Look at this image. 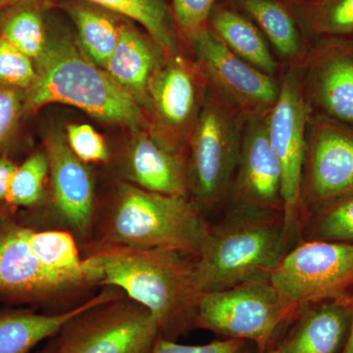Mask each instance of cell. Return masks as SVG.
Instances as JSON below:
<instances>
[{"instance_id": "obj_2", "label": "cell", "mask_w": 353, "mask_h": 353, "mask_svg": "<svg viewBox=\"0 0 353 353\" xmlns=\"http://www.w3.org/2000/svg\"><path fill=\"white\" fill-rule=\"evenodd\" d=\"M36 68L38 78L26 92V110L68 104L97 119L137 131L145 125L138 101L68 39L48 43Z\"/></svg>"}, {"instance_id": "obj_20", "label": "cell", "mask_w": 353, "mask_h": 353, "mask_svg": "<svg viewBox=\"0 0 353 353\" xmlns=\"http://www.w3.org/2000/svg\"><path fill=\"white\" fill-rule=\"evenodd\" d=\"M120 296V292L109 288L85 303L61 312L38 314L31 310H0V353H30L41 341L54 336L78 313Z\"/></svg>"}, {"instance_id": "obj_25", "label": "cell", "mask_w": 353, "mask_h": 353, "mask_svg": "<svg viewBox=\"0 0 353 353\" xmlns=\"http://www.w3.org/2000/svg\"><path fill=\"white\" fill-rule=\"evenodd\" d=\"M72 15L81 50L88 59L103 68L117 46L120 25L108 14L90 7H76Z\"/></svg>"}, {"instance_id": "obj_34", "label": "cell", "mask_w": 353, "mask_h": 353, "mask_svg": "<svg viewBox=\"0 0 353 353\" xmlns=\"http://www.w3.org/2000/svg\"><path fill=\"white\" fill-rule=\"evenodd\" d=\"M25 105V90L0 83V146L12 136Z\"/></svg>"}, {"instance_id": "obj_39", "label": "cell", "mask_w": 353, "mask_h": 353, "mask_svg": "<svg viewBox=\"0 0 353 353\" xmlns=\"http://www.w3.org/2000/svg\"><path fill=\"white\" fill-rule=\"evenodd\" d=\"M267 353H283L282 352H281L280 350H278V348H273V350H271L270 352H267Z\"/></svg>"}, {"instance_id": "obj_19", "label": "cell", "mask_w": 353, "mask_h": 353, "mask_svg": "<svg viewBox=\"0 0 353 353\" xmlns=\"http://www.w3.org/2000/svg\"><path fill=\"white\" fill-rule=\"evenodd\" d=\"M166 57L153 39L122 24L117 46L103 69L141 105L148 106V88Z\"/></svg>"}, {"instance_id": "obj_3", "label": "cell", "mask_w": 353, "mask_h": 353, "mask_svg": "<svg viewBox=\"0 0 353 353\" xmlns=\"http://www.w3.org/2000/svg\"><path fill=\"white\" fill-rule=\"evenodd\" d=\"M284 220L280 213L229 211L210 228L194 271L201 292H216L270 277L285 255Z\"/></svg>"}, {"instance_id": "obj_9", "label": "cell", "mask_w": 353, "mask_h": 353, "mask_svg": "<svg viewBox=\"0 0 353 353\" xmlns=\"http://www.w3.org/2000/svg\"><path fill=\"white\" fill-rule=\"evenodd\" d=\"M310 110L304 97L299 66L281 78L280 94L268 115V134L282 172L283 220L290 240L303 215L301 189Z\"/></svg>"}, {"instance_id": "obj_26", "label": "cell", "mask_w": 353, "mask_h": 353, "mask_svg": "<svg viewBox=\"0 0 353 353\" xmlns=\"http://www.w3.org/2000/svg\"><path fill=\"white\" fill-rule=\"evenodd\" d=\"M0 36L34 61L41 59L48 50L46 28L36 7L20 6L0 19Z\"/></svg>"}, {"instance_id": "obj_1", "label": "cell", "mask_w": 353, "mask_h": 353, "mask_svg": "<svg viewBox=\"0 0 353 353\" xmlns=\"http://www.w3.org/2000/svg\"><path fill=\"white\" fill-rule=\"evenodd\" d=\"M169 250L105 245L83 259L87 284L122 290L148 309L160 336L176 341L196 329L201 296L194 260Z\"/></svg>"}, {"instance_id": "obj_38", "label": "cell", "mask_w": 353, "mask_h": 353, "mask_svg": "<svg viewBox=\"0 0 353 353\" xmlns=\"http://www.w3.org/2000/svg\"><path fill=\"white\" fill-rule=\"evenodd\" d=\"M50 343H48V345H46V347H44L39 353H50Z\"/></svg>"}, {"instance_id": "obj_29", "label": "cell", "mask_w": 353, "mask_h": 353, "mask_svg": "<svg viewBox=\"0 0 353 353\" xmlns=\"http://www.w3.org/2000/svg\"><path fill=\"white\" fill-rule=\"evenodd\" d=\"M311 32L319 39H353V0H316Z\"/></svg>"}, {"instance_id": "obj_24", "label": "cell", "mask_w": 353, "mask_h": 353, "mask_svg": "<svg viewBox=\"0 0 353 353\" xmlns=\"http://www.w3.org/2000/svg\"><path fill=\"white\" fill-rule=\"evenodd\" d=\"M143 26L167 55L178 54L175 24L163 0H88Z\"/></svg>"}, {"instance_id": "obj_23", "label": "cell", "mask_w": 353, "mask_h": 353, "mask_svg": "<svg viewBox=\"0 0 353 353\" xmlns=\"http://www.w3.org/2000/svg\"><path fill=\"white\" fill-rule=\"evenodd\" d=\"M29 245L34 256L55 276L75 288L88 285L75 239L68 232L30 229Z\"/></svg>"}, {"instance_id": "obj_13", "label": "cell", "mask_w": 353, "mask_h": 353, "mask_svg": "<svg viewBox=\"0 0 353 353\" xmlns=\"http://www.w3.org/2000/svg\"><path fill=\"white\" fill-rule=\"evenodd\" d=\"M269 112L245 117L243 122L238 165L228 196L230 211L283 215L282 172L269 139Z\"/></svg>"}, {"instance_id": "obj_32", "label": "cell", "mask_w": 353, "mask_h": 353, "mask_svg": "<svg viewBox=\"0 0 353 353\" xmlns=\"http://www.w3.org/2000/svg\"><path fill=\"white\" fill-rule=\"evenodd\" d=\"M152 353H257V350L250 341L236 339H224L205 345H190L159 336Z\"/></svg>"}, {"instance_id": "obj_14", "label": "cell", "mask_w": 353, "mask_h": 353, "mask_svg": "<svg viewBox=\"0 0 353 353\" xmlns=\"http://www.w3.org/2000/svg\"><path fill=\"white\" fill-rule=\"evenodd\" d=\"M208 85L197 66L178 54L167 55L148 88V108L163 131L160 141L182 153L176 138L192 134L203 108Z\"/></svg>"}, {"instance_id": "obj_30", "label": "cell", "mask_w": 353, "mask_h": 353, "mask_svg": "<svg viewBox=\"0 0 353 353\" xmlns=\"http://www.w3.org/2000/svg\"><path fill=\"white\" fill-rule=\"evenodd\" d=\"M37 78L34 61L0 36V83L27 92Z\"/></svg>"}, {"instance_id": "obj_4", "label": "cell", "mask_w": 353, "mask_h": 353, "mask_svg": "<svg viewBox=\"0 0 353 353\" xmlns=\"http://www.w3.org/2000/svg\"><path fill=\"white\" fill-rule=\"evenodd\" d=\"M210 227L189 196H167L124 183L106 227V245L158 248L196 257Z\"/></svg>"}, {"instance_id": "obj_6", "label": "cell", "mask_w": 353, "mask_h": 353, "mask_svg": "<svg viewBox=\"0 0 353 353\" xmlns=\"http://www.w3.org/2000/svg\"><path fill=\"white\" fill-rule=\"evenodd\" d=\"M245 117L208 88L199 119L190 136L189 190L204 211L227 201L238 165Z\"/></svg>"}, {"instance_id": "obj_17", "label": "cell", "mask_w": 353, "mask_h": 353, "mask_svg": "<svg viewBox=\"0 0 353 353\" xmlns=\"http://www.w3.org/2000/svg\"><path fill=\"white\" fill-rule=\"evenodd\" d=\"M50 163L53 201L62 221L80 236L92 227L94 210V188L85 163L76 157L61 134H50L46 141Z\"/></svg>"}, {"instance_id": "obj_16", "label": "cell", "mask_w": 353, "mask_h": 353, "mask_svg": "<svg viewBox=\"0 0 353 353\" xmlns=\"http://www.w3.org/2000/svg\"><path fill=\"white\" fill-rule=\"evenodd\" d=\"M352 314L353 296L307 304L288 323L275 347L283 353H343Z\"/></svg>"}, {"instance_id": "obj_33", "label": "cell", "mask_w": 353, "mask_h": 353, "mask_svg": "<svg viewBox=\"0 0 353 353\" xmlns=\"http://www.w3.org/2000/svg\"><path fill=\"white\" fill-rule=\"evenodd\" d=\"M216 0H173L174 18L185 38L208 28Z\"/></svg>"}, {"instance_id": "obj_22", "label": "cell", "mask_w": 353, "mask_h": 353, "mask_svg": "<svg viewBox=\"0 0 353 353\" xmlns=\"http://www.w3.org/2000/svg\"><path fill=\"white\" fill-rule=\"evenodd\" d=\"M250 15L268 39L279 57L289 66H299L309 48L290 11L277 0H241Z\"/></svg>"}, {"instance_id": "obj_7", "label": "cell", "mask_w": 353, "mask_h": 353, "mask_svg": "<svg viewBox=\"0 0 353 353\" xmlns=\"http://www.w3.org/2000/svg\"><path fill=\"white\" fill-rule=\"evenodd\" d=\"M159 336L150 311L122 296L72 317L50 339V353H152Z\"/></svg>"}, {"instance_id": "obj_11", "label": "cell", "mask_w": 353, "mask_h": 353, "mask_svg": "<svg viewBox=\"0 0 353 353\" xmlns=\"http://www.w3.org/2000/svg\"><path fill=\"white\" fill-rule=\"evenodd\" d=\"M353 192V130L310 114L301 205L314 212Z\"/></svg>"}, {"instance_id": "obj_10", "label": "cell", "mask_w": 353, "mask_h": 353, "mask_svg": "<svg viewBox=\"0 0 353 353\" xmlns=\"http://www.w3.org/2000/svg\"><path fill=\"white\" fill-rule=\"evenodd\" d=\"M208 88L245 117L268 113L280 94L281 79L236 57L209 27L188 37Z\"/></svg>"}, {"instance_id": "obj_12", "label": "cell", "mask_w": 353, "mask_h": 353, "mask_svg": "<svg viewBox=\"0 0 353 353\" xmlns=\"http://www.w3.org/2000/svg\"><path fill=\"white\" fill-rule=\"evenodd\" d=\"M311 115L353 130V39H319L299 65Z\"/></svg>"}, {"instance_id": "obj_36", "label": "cell", "mask_w": 353, "mask_h": 353, "mask_svg": "<svg viewBox=\"0 0 353 353\" xmlns=\"http://www.w3.org/2000/svg\"><path fill=\"white\" fill-rule=\"evenodd\" d=\"M343 353H353V314L352 327H350V336H348L347 343L345 345Z\"/></svg>"}, {"instance_id": "obj_35", "label": "cell", "mask_w": 353, "mask_h": 353, "mask_svg": "<svg viewBox=\"0 0 353 353\" xmlns=\"http://www.w3.org/2000/svg\"><path fill=\"white\" fill-rule=\"evenodd\" d=\"M16 167L10 160L0 158V201H6L9 185Z\"/></svg>"}, {"instance_id": "obj_5", "label": "cell", "mask_w": 353, "mask_h": 353, "mask_svg": "<svg viewBox=\"0 0 353 353\" xmlns=\"http://www.w3.org/2000/svg\"><path fill=\"white\" fill-rule=\"evenodd\" d=\"M296 310L290 307L272 285L259 279L229 289L202 292L196 310V329L225 339L250 341L257 353H267Z\"/></svg>"}, {"instance_id": "obj_21", "label": "cell", "mask_w": 353, "mask_h": 353, "mask_svg": "<svg viewBox=\"0 0 353 353\" xmlns=\"http://www.w3.org/2000/svg\"><path fill=\"white\" fill-rule=\"evenodd\" d=\"M209 29L236 57L268 75L277 77L280 66L259 27L228 8L212 11Z\"/></svg>"}, {"instance_id": "obj_31", "label": "cell", "mask_w": 353, "mask_h": 353, "mask_svg": "<svg viewBox=\"0 0 353 353\" xmlns=\"http://www.w3.org/2000/svg\"><path fill=\"white\" fill-rule=\"evenodd\" d=\"M66 141L72 152L83 163H103L109 159V150L103 137L90 125H69Z\"/></svg>"}, {"instance_id": "obj_37", "label": "cell", "mask_w": 353, "mask_h": 353, "mask_svg": "<svg viewBox=\"0 0 353 353\" xmlns=\"http://www.w3.org/2000/svg\"><path fill=\"white\" fill-rule=\"evenodd\" d=\"M22 0H0V9L4 8V7L13 6V4L18 3Z\"/></svg>"}, {"instance_id": "obj_8", "label": "cell", "mask_w": 353, "mask_h": 353, "mask_svg": "<svg viewBox=\"0 0 353 353\" xmlns=\"http://www.w3.org/2000/svg\"><path fill=\"white\" fill-rule=\"evenodd\" d=\"M269 278L296 311L307 304L353 296V243L303 241L285 253Z\"/></svg>"}, {"instance_id": "obj_27", "label": "cell", "mask_w": 353, "mask_h": 353, "mask_svg": "<svg viewBox=\"0 0 353 353\" xmlns=\"http://www.w3.org/2000/svg\"><path fill=\"white\" fill-rule=\"evenodd\" d=\"M48 175L50 163L46 153H34L24 163L16 167L9 185L6 201L22 208L37 205L43 199Z\"/></svg>"}, {"instance_id": "obj_28", "label": "cell", "mask_w": 353, "mask_h": 353, "mask_svg": "<svg viewBox=\"0 0 353 353\" xmlns=\"http://www.w3.org/2000/svg\"><path fill=\"white\" fill-rule=\"evenodd\" d=\"M311 215L308 240L353 243V192Z\"/></svg>"}, {"instance_id": "obj_18", "label": "cell", "mask_w": 353, "mask_h": 353, "mask_svg": "<svg viewBox=\"0 0 353 353\" xmlns=\"http://www.w3.org/2000/svg\"><path fill=\"white\" fill-rule=\"evenodd\" d=\"M128 176L134 185L167 196H188V163L153 134H139L128 154Z\"/></svg>"}, {"instance_id": "obj_15", "label": "cell", "mask_w": 353, "mask_h": 353, "mask_svg": "<svg viewBox=\"0 0 353 353\" xmlns=\"http://www.w3.org/2000/svg\"><path fill=\"white\" fill-rule=\"evenodd\" d=\"M29 232L16 223L0 224V296L11 303H46L77 289L34 256Z\"/></svg>"}]
</instances>
